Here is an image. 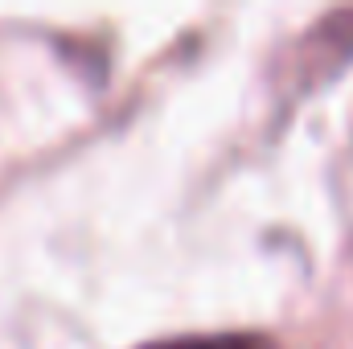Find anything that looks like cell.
I'll return each mask as SVG.
<instances>
[{"instance_id":"obj_1","label":"cell","mask_w":353,"mask_h":349,"mask_svg":"<svg viewBox=\"0 0 353 349\" xmlns=\"http://www.w3.org/2000/svg\"><path fill=\"white\" fill-rule=\"evenodd\" d=\"M157 349H267L259 337H185V341H169Z\"/></svg>"}]
</instances>
